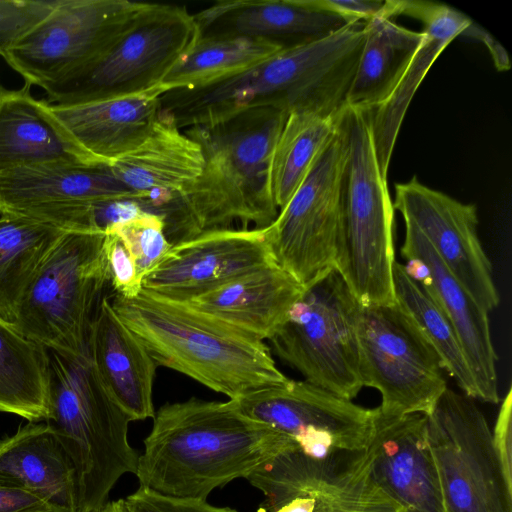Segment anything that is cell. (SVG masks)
Segmentation results:
<instances>
[{"label": "cell", "mask_w": 512, "mask_h": 512, "mask_svg": "<svg viewBox=\"0 0 512 512\" xmlns=\"http://www.w3.org/2000/svg\"><path fill=\"white\" fill-rule=\"evenodd\" d=\"M315 506L316 497L306 495L292 499L274 512H314Z\"/></svg>", "instance_id": "cell-42"}, {"label": "cell", "mask_w": 512, "mask_h": 512, "mask_svg": "<svg viewBox=\"0 0 512 512\" xmlns=\"http://www.w3.org/2000/svg\"><path fill=\"white\" fill-rule=\"evenodd\" d=\"M30 87L0 92V171L47 162L102 165L77 144L50 103L31 95Z\"/></svg>", "instance_id": "cell-27"}, {"label": "cell", "mask_w": 512, "mask_h": 512, "mask_svg": "<svg viewBox=\"0 0 512 512\" xmlns=\"http://www.w3.org/2000/svg\"><path fill=\"white\" fill-rule=\"evenodd\" d=\"M346 153L340 115L335 136L267 227V239L275 262L303 286L335 266Z\"/></svg>", "instance_id": "cell-13"}, {"label": "cell", "mask_w": 512, "mask_h": 512, "mask_svg": "<svg viewBox=\"0 0 512 512\" xmlns=\"http://www.w3.org/2000/svg\"><path fill=\"white\" fill-rule=\"evenodd\" d=\"M313 4L342 17L347 23L367 22L384 9L383 0H312Z\"/></svg>", "instance_id": "cell-39"}, {"label": "cell", "mask_w": 512, "mask_h": 512, "mask_svg": "<svg viewBox=\"0 0 512 512\" xmlns=\"http://www.w3.org/2000/svg\"><path fill=\"white\" fill-rule=\"evenodd\" d=\"M360 454L368 479L404 512H445L427 436V416L382 414Z\"/></svg>", "instance_id": "cell-18"}, {"label": "cell", "mask_w": 512, "mask_h": 512, "mask_svg": "<svg viewBox=\"0 0 512 512\" xmlns=\"http://www.w3.org/2000/svg\"><path fill=\"white\" fill-rule=\"evenodd\" d=\"M426 416L445 512H512V483L474 399L447 388Z\"/></svg>", "instance_id": "cell-11"}, {"label": "cell", "mask_w": 512, "mask_h": 512, "mask_svg": "<svg viewBox=\"0 0 512 512\" xmlns=\"http://www.w3.org/2000/svg\"><path fill=\"white\" fill-rule=\"evenodd\" d=\"M295 442L243 414L234 399L191 397L166 403L155 412L135 475L141 487L206 500L214 489L246 479Z\"/></svg>", "instance_id": "cell-1"}, {"label": "cell", "mask_w": 512, "mask_h": 512, "mask_svg": "<svg viewBox=\"0 0 512 512\" xmlns=\"http://www.w3.org/2000/svg\"><path fill=\"white\" fill-rule=\"evenodd\" d=\"M283 50L248 37H200L163 80L177 89H197L238 75Z\"/></svg>", "instance_id": "cell-33"}, {"label": "cell", "mask_w": 512, "mask_h": 512, "mask_svg": "<svg viewBox=\"0 0 512 512\" xmlns=\"http://www.w3.org/2000/svg\"><path fill=\"white\" fill-rule=\"evenodd\" d=\"M102 230L67 231L27 288L14 326L47 350L88 352L92 321L109 282Z\"/></svg>", "instance_id": "cell-7"}, {"label": "cell", "mask_w": 512, "mask_h": 512, "mask_svg": "<svg viewBox=\"0 0 512 512\" xmlns=\"http://www.w3.org/2000/svg\"><path fill=\"white\" fill-rule=\"evenodd\" d=\"M394 292L398 304L411 316L440 358L442 368L463 394L479 399L478 387L456 330L428 291L395 262Z\"/></svg>", "instance_id": "cell-32"}, {"label": "cell", "mask_w": 512, "mask_h": 512, "mask_svg": "<svg viewBox=\"0 0 512 512\" xmlns=\"http://www.w3.org/2000/svg\"><path fill=\"white\" fill-rule=\"evenodd\" d=\"M173 90L160 83L148 90L52 109L77 144L93 159L108 166L140 145L160 114L161 96Z\"/></svg>", "instance_id": "cell-23"}, {"label": "cell", "mask_w": 512, "mask_h": 512, "mask_svg": "<svg viewBox=\"0 0 512 512\" xmlns=\"http://www.w3.org/2000/svg\"><path fill=\"white\" fill-rule=\"evenodd\" d=\"M124 500L131 512H238L204 499L169 496L141 486Z\"/></svg>", "instance_id": "cell-37"}, {"label": "cell", "mask_w": 512, "mask_h": 512, "mask_svg": "<svg viewBox=\"0 0 512 512\" xmlns=\"http://www.w3.org/2000/svg\"><path fill=\"white\" fill-rule=\"evenodd\" d=\"M394 209L428 240L442 262L486 311L500 296L478 236L477 208L422 184L416 176L395 185Z\"/></svg>", "instance_id": "cell-16"}, {"label": "cell", "mask_w": 512, "mask_h": 512, "mask_svg": "<svg viewBox=\"0 0 512 512\" xmlns=\"http://www.w3.org/2000/svg\"><path fill=\"white\" fill-rule=\"evenodd\" d=\"M66 230L28 218L0 217V318L14 324L23 296Z\"/></svg>", "instance_id": "cell-30"}, {"label": "cell", "mask_w": 512, "mask_h": 512, "mask_svg": "<svg viewBox=\"0 0 512 512\" xmlns=\"http://www.w3.org/2000/svg\"><path fill=\"white\" fill-rule=\"evenodd\" d=\"M364 30L363 47L345 105L371 111L398 84L422 42L423 32L397 25L384 9L364 22Z\"/></svg>", "instance_id": "cell-28"}, {"label": "cell", "mask_w": 512, "mask_h": 512, "mask_svg": "<svg viewBox=\"0 0 512 512\" xmlns=\"http://www.w3.org/2000/svg\"><path fill=\"white\" fill-rule=\"evenodd\" d=\"M355 70L338 34L286 48L218 83L164 93L160 114L185 130L211 125L255 107L332 115L345 104Z\"/></svg>", "instance_id": "cell-3"}, {"label": "cell", "mask_w": 512, "mask_h": 512, "mask_svg": "<svg viewBox=\"0 0 512 512\" xmlns=\"http://www.w3.org/2000/svg\"><path fill=\"white\" fill-rule=\"evenodd\" d=\"M0 485L36 494L54 512H78L74 464L45 421L0 440Z\"/></svg>", "instance_id": "cell-26"}, {"label": "cell", "mask_w": 512, "mask_h": 512, "mask_svg": "<svg viewBox=\"0 0 512 512\" xmlns=\"http://www.w3.org/2000/svg\"><path fill=\"white\" fill-rule=\"evenodd\" d=\"M140 196L105 165L47 162L0 171V216H16L66 231L101 230L96 207ZM103 231V230H102Z\"/></svg>", "instance_id": "cell-15"}, {"label": "cell", "mask_w": 512, "mask_h": 512, "mask_svg": "<svg viewBox=\"0 0 512 512\" xmlns=\"http://www.w3.org/2000/svg\"><path fill=\"white\" fill-rule=\"evenodd\" d=\"M200 37H248L282 49L313 42L348 25L312 0H228L194 14Z\"/></svg>", "instance_id": "cell-21"}, {"label": "cell", "mask_w": 512, "mask_h": 512, "mask_svg": "<svg viewBox=\"0 0 512 512\" xmlns=\"http://www.w3.org/2000/svg\"><path fill=\"white\" fill-rule=\"evenodd\" d=\"M88 354L105 389L132 421L154 417L152 395L158 365L106 297L90 327Z\"/></svg>", "instance_id": "cell-24"}, {"label": "cell", "mask_w": 512, "mask_h": 512, "mask_svg": "<svg viewBox=\"0 0 512 512\" xmlns=\"http://www.w3.org/2000/svg\"><path fill=\"white\" fill-rule=\"evenodd\" d=\"M460 36L473 38L482 42L488 48L498 71H507L510 69V59L504 47L487 30L473 20Z\"/></svg>", "instance_id": "cell-41"}, {"label": "cell", "mask_w": 512, "mask_h": 512, "mask_svg": "<svg viewBox=\"0 0 512 512\" xmlns=\"http://www.w3.org/2000/svg\"><path fill=\"white\" fill-rule=\"evenodd\" d=\"M201 146L159 114L148 137L136 148L110 163V173L141 198V206L159 214L184 195L201 175Z\"/></svg>", "instance_id": "cell-22"}, {"label": "cell", "mask_w": 512, "mask_h": 512, "mask_svg": "<svg viewBox=\"0 0 512 512\" xmlns=\"http://www.w3.org/2000/svg\"><path fill=\"white\" fill-rule=\"evenodd\" d=\"M492 442L502 470L507 480L512 483V388L509 387L500 406L494 429Z\"/></svg>", "instance_id": "cell-38"}, {"label": "cell", "mask_w": 512, "mask_h": 512, "mask_svg": "<svg viewBox=\"0 0 512 512\" xmlns=\"http://www.w3.org/2000/svg\"><path fill=\"white\" fill-rule=\"evenodd\" d=\"M404 223L401 255L405 271L428 291L453 324L473 372L479 400L499 403L497 355L488 312L449 271L424 235L413 224Z\"/></svg>", "instance_id": "cell-19"}, {"label": "cell", "mask_w": 512, "mask_h": 512, "mask_svg": "<svg viewBox=\"0 0 512 512\" xmlns=\"http://www.w3.org/2000/svg\"><path fill=\"white\" fill-rule=\"evenodd\" d=\"M105 230H111L121 238L142 280L163 261L172 247L165 234L164 218L153 212L144 211Z\"/></svg>", "instance_id": "cell-34"}, {"label": "cell", "mask_w": 512, "mask_h": 512, "mask_svg": "<svg viewBox=\"0 0 512 512\" xmlns=\"http://www.w3.org/2000/svg\"><path fill=\"white\" fill-rule=\"evenodd\" d=\"M104 252L109 283L116 295L135 298L142 290V278L121 238L111 230H104Z\"/></svg>", "instance_id": "cell-36"}, {"label": "cell", "mask_w": 512, "mask_h": 512, "mask_svg": "<svg viewBox=\"0 0 512 512\" xmlns=\"http://www.w3.org/2000/svg\"><path fill=\"white\" fill-rule=\"evenodd\" d=\"M234 400L243 414L289 435L302 453L317 460L364 451L377 413L305 380L290 379Z\"/></svg>", "instance_id": "cell-14"}, {"label": "cell", "mask_w": 512, "mask_h": 512, "mask_svg": "<svg viewBox=\"0 0 512 512\" xmlns=\"http://www.w3.org/2000/svg\"><path fill=\"white\" fill-rule=\"evenodd\" d=\"M361 305L335 267L304 286L269 339L274 353L305 381L353 400L363 388L358 321Z\"/></svg>", "instance_id": "cell-8"}, {"label": "cell", "mask_w": 512, "mask_h": 512, "mask_svg": "<svg viewBox=\"0 0 512 512\" xmlns=\"http://www.w3.org/2000/svg\"><path fill=\"white\" fill-rule=\"evenodd\" d=\"M146 2L56 0L50 14L1 56L25 84L42 89L100 60Z\"/></svg>", "instance_id": "cell-12"}, {"label": "cell", "mask_w": 512, "mask_h": 512, "mask_svg": "<svg viewBox=\"0 0 512 512\" xmlns=\"http://www.w3.org/2000/svg\"><path fill=\"white\" fill-rule=\"evenodd\" d=\"M110 303L157 365L180 372L230 399L290 380L277 368L263 341L183 303L144 289L135 298L115 295Z\"/></svg>", "instance_id": "cell-4"}, {"label": "cell", "mask_w": 512, "mask_h": 512, "mask_svg": "<svg viewBox=\"0 0 512 512\" xmlns=\"http://www.w3.org/2000/svg\"><path fill=\"white\" fill-rule=\"evenodd\" d=\"M341 126L347 153L334 267L361 306L394 304L395 209L378 165L370 113L345 105Z\"/></svg>", "instance_id": "cell-6"}, {"label": "cell", "mask_w": 512, "mask_h": 512, "mask_svg": "<svg viewBox=\"0 0 512 512\" xmlns=\"http://www.w3.org/2000/svg\"><path fill=\"white\" fill-rule=\"evenodd\" d=\"M314 512H343V511H338V510L328 509V508L324 507V506H323V505L318 501V499L316 498V506H315Z\"/></svg>", "instance_id": "cell-44"}, {"label": "cell", "mask_w": 512, "mask_h": 512, "mask_svg": "<svg viewBox=\"0 0 512 512\" xmlns=\"http://www.w3.org/2000/svg\"><path fill=\"white\" fill-rule=\"evenodd\" d=\"M200 32L184 6L147 3L95 64L43 88L52 105H75L148 90L189 54Z\"/></svg>", "instance_id": "cell-9"}, {"label": "cell", "mask_w": 512, "mask_h": 512, "mask_svg": "<svg viewBox=\"0 0 512 512\" xmlns=\"http://www.w3.org/2000/svg\"><path fill=\"white\" fill-rule=\"evenodd\" d=\"M1 90H2V87L0 86V92H1Z\"/></svg>", "instance_id": "cell-45"}, {"label": "cell", "mask_w": 512, "mask_h": 512, "mask_svg": "<svg viewBox=\"0 0 512 512\" xmlns=\"http://www.w3.org/2000/svg\"><path fill=\"white\" fill-rule=\"evenodd\" d=\"M56 0H0V56L47 17Z\"/></svg>", "instance_id": "cell-35"}, {"label": "cell", "mask_w": 512, "mask_h": 512, "mask_svg": "<svg viewBox=\"0 0 512 512\" xmlns=\"http://www.w3.org/2000/svg\"><path fill=\"white\" fill-rule=\"evenodd\" d=\"M390 17L406 15L423 24V39L390 96L369 111L376 156L381 173L387 172L400 127L409 104L428 70L445 47L467 28L472 19L438 2L386 0Z\"/></svg>", "instance_id": "cell-20"}, {"label": "cell", "mask_w": 512, "mask_h": 512, "mask_svg": "<svg viewBox=\"0 0 512 512\" xmlns=\"http://www.w3.org/2000/svg\"><path fill=\"white\" fill-rule=\"evenodd\" d=\"M341 111L335 115L313 112L288 115L270 164L271 192L279 210L288 203L335 136Z\"/></svg>", "instance_id": "cell-31"}, {"label": "cell", "mask_w": 512, "mask_h": 512, "mask_svg": "<svg viewBox=\"0 0 512 512\" xmlns=\"http://www.w3.org/2000/svg\"><path fill=\"white\" fill-rule=\"evenodd\" d=\"M48 408L45 422L72 460L78 512H97L126 473L136 474L138 453L128 442L131 418L102 384L87 353L48 350Z\"/></svg>", "instance_id": "cell-5"}, {"label": "cell", "mask_w": 512, "mask_h": 512, "mask_svg": "<svg viewBox=\"0 0 512 512\" xmlns=\"http://www.w3.org/2000/svg\"><path fill=\"white\" fill-rule=\"evenodd\" d=\"M97 512H131V510L128 508L124 499H119L116 501L107 502Z\"/></svg>", "instance_id": "cell-43"}, {"label": "cell", "mask_w": 512, "mask_h": 512, "mask_svg": "<svg viewBox=\"0 0 512 512\" xmlns=\"http://www.w3.org/2000/svg\"><path fill=\"white\" fill-rule=\"evenodd\" d=\"M303 290L304 286L292 275L277 264H271L183 304L263 341L269 340L280 328Z\"/></svg>", "instance_id": "cell-25"}, {"label": "cell", "mask_w": 512, "mask_h": 512, "mask_svg": "<svg viewBox=\"0 0 512 512\" xmlns=\"http://www.w3.org/2000/svg\"><path fill=\"white\" fill-rule=\"evenodd\" d=\"M48 383V350L0 318V412L44 421Z\"/></svg>", "instance_id": "cell-29"}, {"label": "cell", "mask_w": 512, "mask_h": 512, "mask_svg": "<svg viewBox=\"0 0 512 512\" xmlns=\"http://www.w3.org/2000/svg\"><path fill=\"white\" fill-rule=\"evenodd\" d=\"M271 264L267 227L209 230L173 244L142 289L183 303Z\"/></svg>", "instance_id": "cell-17"}, {"label": "cell", "mask_w": 512, "mask_h": 512, "mask_svg": "<svg viewBox=\"0 0 512 512\" xmlns=\"http://www.w3.org/2000/svg\"><path fill=\"white\" fill-rule=\"evenodd\" d=\"M288 113L264 106L221 122L183 130L201 146L204 166L193 186L160 213L173 245L202 232L266 228L276 219L270 164Z\"/></svg>", "instance_id": "cell-2"}, {"label": "cell", "mask_w": 512, "mask_h": 512, "mask_svg": "<svg viewBox=\"0 0 512 512\" xmlns=\"http://www.w3.org/2000/svg\"><path fill=\"white\" fill-rule=\"evenodd\" d=\"M363 387L381 395L388 416L429 415L448 388L436 351L398 304L361 306L358 321Z\"/></svg>", "instance_id": "cell-10"}, {"label": "cell", "mask_w": 512, "mask_h": 512, "mask_svg": "<svg viewBox=\"0 0 512 512\" xmlns=\"http://www.w3.org/2000/svg\"><path fill=\"white\" fill-rule=\"evenodd\" d=\"M0 512H54L44 499L29 491L0 485Z\"/></svg>", "instance_id": "cell-40"}]
</instances>
